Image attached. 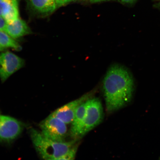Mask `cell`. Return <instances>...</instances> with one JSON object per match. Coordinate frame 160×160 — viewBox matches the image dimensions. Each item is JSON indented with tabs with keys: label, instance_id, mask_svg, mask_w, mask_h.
<instances>
[{
	"label": "cell",
	"instance_id": "5bb4252c",
	"mask_svg": "<svg viewBox=\"0 0 160 160\" xmlns=\"http://www.w3.org/2000/svg\"><path fill=\"white\" fill-rule=\"evenodd\" d=\"M7 24L5 20L0 16V31H4Z\"/></svg>",
	"mask_w": 160,
	"mask_h": 160
},
{
	"label": "cell",
	"instance_id": "30bf717a",
	"mask_svg": "<svg viewBox=\"0 0 160 160\" xmlns=\"http://www.w3.org/2000/svg\"><path fill=\"white\" fill-rule=\"evenodd\" d=\"M4 31L15 39L32 33L31 30L27 23L20 18L11 23L7 24Z\"/></svg>",
	"mask_w": 160,
	"mask_h": 160
},
{
	"label": "cell",
	"instance_id": "277c9868",
	"mask_svg": "<svg viewBox=\"0 0 160 160\" xmlns=\"http://www.w3.org/2000/svg\"><path fill=\"white\" fill-rule=\"evenodd\" d=\"M42 134L49 139L58 142H64L67 136V124L50 115L40 123Z\"/></svg>",
	"mask_w": 160,
	"mask_h": 160
},
{
	"label": "cell",
	"instance_id": "ffe728a7",
	"mask_svg": "<svg viewBox=\"0 0 160 160\" xmlns=\"http://www.w3.org/2000/svg\"><path fill=\"white\" fill-rule=\"evenodd\" d=\"M76 1H85V0H76Z\"/></svg>",
	"mask_w": 160,
	"mask_h": 160
},
{
	"label": "cell",
	"instance_id": "d6986e66",
	"mask_svg": "<svg viewBox=\"0 0 160 160\" xmlns=\"http://www.w3.org/2000/svg\"><path fill=\"white\" fill-rule=\"evenodd\" d=\"M155 1L159 2H160V0H155Z\"/></svg>",
	"mask_w": 160,
	"mask_h": 160
},
{
	"label": "cell",
	"instance_id": "6da1fadb",
	"mask_svg": "<svg viewBox=\"0 0 160 160\" xmlns=\"http://www.w3.org/2000/svg\"><path fill=\"white\" fill-rule=\"evenodd\" d=\"M103 89L107 111H117L131 101L134 90L133 78L123 66L113 65L104 78Z\"/></svg>",
	"mask_w": 160,
	"mask_h": 160
},
{
	"label": "cell",
	"instance_id": "52a82bcc",
	"mask_svg": "<svg viewBox=\"0 0 160 160\" xmlns=\"http://www.w3.org/2000/svg\"><path fill=\"white\" fill-rule=\"evenodd\" d=\"M92 95V93H87L79 98L62 106L55 110L51 115L61 120L67 124L72 123L78 108L82 103L91 98Z\"/></svg>",
	"mask_w": 160,
	"mask_h": 160
},
{
	"label": "cell",
	"instance_id": "5b68a950",
	"mask_svg": "<svg viewBox=\"0 0 160 160\" xmlns=\"http://www.w3.org/2000/svg\"><path fill=\"white\" fill-rule=\"evenodd\" d=\"M24 60L11 52L6 51L0 55V79L2 82L24 65Z\"/></svg>",
	"mask_w": 160,
	"mask_h": 160
},
{
	"label": "cell",
	"instance_id": "2e32d148",
	"mask_svg": "<svg viewBox=\"0 0 160 160\" xmlns=\"http://www.w3.org/2000/svg\"><path fill=\"white\" fill-rule=\"evenodd\" d=\"M90 2L91 3H98L100 2L110 1H113V0H89Z\"/></svg>",
	"mask_w": 160,
	"mask_h": 160
},
{
	"label": "cell",
	"instance_id": "7c38bea8",
	"mask_svg": "<svg viewBox=\"0 0 160 160\" xmlns=\"http://www.w3.org/2000/svg\"><path fill=\"white\" fill-rule=\"evenodd\" d=\"M0 46L4 49L10 48L17 51L22 49L21 46L14 39L3 31H0Z\"/></svg>",
	"mask_w": 160,
	"mask_h": 160
},
{
	"label": "cell",
	"instance_id": "ba28073f",
	"mask_svg": "<svg viewBox=\"0 0 160 160\" xmlns=\"http://www.w3.org/2000/svg\"><path fill=\"white\" fill-rule=\"evenodd\" d=\"M30 10L38 17L51 15L57 9L55 0H28Z\"/></svg>",
	"mask_w": 160,
	"mask_h": 160
},
{
	"label": "cell",
	"instance_id": "44dd1931",
	"mask_svg": "<svg viewBox=\"0 0 160 160\" xmlns=\"http://www.w3.org/2000/svg\"><path fill=\"white\" fill-rule=\"evenodd\" d=\"M0 115H1V113H0Z\"/></svg>",
	"mask_w": 160,
	"mask_h": 160
},
{
	"label": "cell",
	"instance_id": "ac0fdd59",
	"mask_svg": "<svg viewBox=\"0 0 160 160\" xmlns=\"http://www.w3.org/2000/svg\"><path fill=\"white\" fill-rule=\"evenodd\" d=\"M4 49L3 48L1 47V46H0V52L3 51Z\"/></svg>",
	"mask_w": 160,
	"mask_h": 160
},
{
	"label": "cell",
	"instance_id": "9c48e42d",
	"mask_svg": "<svg viewBox=\"0 0 160 160\" xmlns=\"http://www.w3.org/2000/svg\"><path fill=\"white\" fill-rule=\"evenodd\" d=\"M0 16L7 24L19 18L18 0H0Z\"/></svg>",
	"mask_w": 160,
	"mask_h": 160
},
{
	"label": "cell",
	"instance_id": "9a60e30c",
	"mask_svg": "<svg viewBox=\"0 0 160 160\" xmlns=\"http://www.w3.org/2000/svg\"><path fill=\"white\" fill-rule=\"evenodd\" d=\"M137 1L138 0H120L122 3L128 5L133 4Z\"/></svg>",
	"mask_w": 160,
	"mask_h": 160
},
{
	"label": "cell",
	"instance_id": "7a4b0ae2",
	"mask_svg": "<svg viewBox=\"0 0 160 160\" xmlns=\"http://www.w3.org/2000/svg\"><path fill=\"white\" fill-rule=\"evenodd\" d=\"M30 136L36 151L45 160H63L77 141V139H74L68 142L55 141L45 137L40 131L33 128L30 130Z\"/></svg>",
	"mask_w": 160,
	"mask_h": 160
},
{
	"label": "cell",
	"instance_id": "e0dca14e",
	"mask_svg": "<svg viewBox=\"0 0 160 160\" xmlns=\"http://www.w3.org/2000/svg\"><path fill=\"white\" fill-rule=\"evenodd\" d=\"M155 7L160 10V2L155 5Z\"/></svg>",
	"mask_w": 160,
	"mask_h": 160
},
{
	"label": "cell",
	"instance_id": "4fadbf2b",
	"mask_svg": "<svg viewBox=\"0 0 160 160\" xmlns=\"http://www.w3.org/2000/svg\"><path fill=\"white\" fill-rule=\"evenodd\" d=\"M57 8L68 4L74 0H55Z\"/></svg>",
	"mask_w": 160,
	"mask_h": 160
},
{
	"label": "cell",
	"instance_id": "8992f818",
	"mask_svg": "<svg viewBox=\"0 0 160 160\" xmlns=\"http://www.w3.org/2000/svg\"><path fill=\"white\" fill-rule=\"evenodd\" d=\"M23 125L9 116L0 115V141L9 142L19 137L23 129Z\"/></svg>",
	"mask_w": 160,
	"mask_h": 160
},
{
	"label": "cell",
	"instance_id": "8fae6325",
	"mask_svg": "<svg viewBox=\"0 0 160 160\" xmlns=\"http://www.w3.org/2000/svg\"><path fill=\"white\" fill-rule=\"evenodd\" d=\"M86 102L82 103L78 108L72 122L70 134L71 137L74 139L79 138L80 133L82 129L86 113Z\"/></svg>",
	"mask_w": 160,
	"mask_h": 160
},
{
	"label": "cell",
	"instance_id": "3957f363",
	"mask_svg": "<svg viewBox=\"0 0 160 160\" xmlns=\"http://www.w3.org/2000/svg\"><path fill=\"white\" fill-rule=\"evenodd\" d=\"M86 104L84 122L79 138L98 125L103 119L102 105L99 99L91 98L86 102Z\"/></svg>",
	"mask_w": 160,
	"mask_h": 160
}]
</instances>
